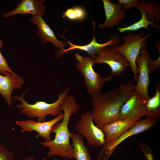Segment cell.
<instances>
[{
    "label": "cell",
    "mask_w": 160,
    "mask_h": 160,
    "mask_svg": "<svg viewBox=\"0 0 160 160\" xmlns=\"http://www.w3.org/2000/svg\"><path fill=\"white\" fill-rule=\"evenodd\" d=\"M64 114L62 112L54 118L48 121H36L31 119L15 121V124L21 128V133L25 132L35 131L37 132V136L41 137L45 141H49L52 139L51 133L53 126L57 122L61 121L63 118Z\"/></svg>",
    "instance_id": "30bf717a"
},
{
    "label": "cell",
    "mask_w": 160,
    "mask_h": 160,
    "mask_svg": "<svg viewBox=\"0 0 160 160\" xmlns=\"http://www.w3.org/2000/svg\"><path fill=\"white\" fill-rule=\"evenodd\" d=\"M77 69L83 75L87 92L91 96L101 92L104 84L111 81L112 76H102L93 69L94 60L89 56H81L77 53L75 54Z\"/></svg>",
    "instance_id": "5b68a950"
},
{
    "label": "cell",
    "mask_w": 160,
    "mask_h": 160,
    "mask_svg": "<svg viewBox=\"0 0 160 160\" xmlns=\"http://www.w3.org/2000/svg\"><path fill=\"white\" fill-rule=\"evenodd\" d=\"M15 153L0 143V160H14Z\"/></svg>",
    "instance_id": "cb8c5ba5"
},
{
    "label": "cell",
    "mask_w": 160,
    "mask_h": 160,
    "mask_svg": "<svg viewBox=\"0 0 160 160\" xmlns=\"http://www.w3.org/2000/svg\"><path fill=\"white\" fill-rule=\"evenodd\" d=\"M18 160H36V159L34 157L31 156L25 159H19Z\"/></svg>",
    "instance_id": "83f0119b"
},
{
    "label": "cell",
    "mask_w": 160,
    "mask_h": 160,
    "mask_svg": "<svg viewBox=\"0 0 160 160\" xmlns=\"http://www.w3.org/2000/svg\"><path fill=\"white\" fill-rule=\"evenodd\" d=\"M93 60L94 64H107L111 69V74L115 76L121 74L129 66L121 54L108 46L102 49Z\"/></svg>",
    "instance_id": "9c48e42d"
},
{
    "label": "cell",
    "mask_w": 160,
    "mask_h": 160,
    "mask_svg": "<svg viewBox=\"0 0 160 160\" xmlns=\"http://www.w3.org/2000/svg\"><path fill=\"white\" fill-rule=\"evenodd\" d=\"M118 2L121 4L124 9L130 10L133 7H137L138 3V0H118Z\"/></svg>",
    "instance_id": "484cf974"
},
{
    "label": "cell",
    "mask_w": 160,
    "mask_h": 160,
    "mask_svg": "<svg viewBox=\"0 0 160 160\" xmlns=\"http://www.w3.org/2000/svg\"><path fill=\"white\" fill-rule=\"evenodd\" d=\"M44 0H23L13 9L2 15L7 18L17 14H31L33 16L38 15L42 17L44 13L45 6L43 4Z\"/></svg>",
    "instance_id": "e0dca14e"
},
{
    "label": "cell",
    "mask_w": 160,
    "mask_h": 160,
    "mask_svg": "<svg viewBox=\"0 0 160 160\" xmlns=\"http://www.w3.org/2000/svg\"><path fill=\"white\" fill-rule=\"evenodd\" d=\"M79 109L73 96L68 95L61 106L64 116L61 121L56 123L53 127L52 132L55 133L54 139L49 141H45L39 143L49 149L47 156L58 155L68 159H75L73 149L70 142L71 133L68 129L71 116L75 114Z\"/></svg>",
    "instance_id": "7a4b0ae2"
},
{
    "label": "cell",
    "mask_w": 160,
    "mask_h": 160,
    "mask_svg": "<svg viewBox=\"0 0 160 160\" xmlns=\"http://www.w3.org/2000/svg\"><path fill=\"white\" fill-rule=\"evenodd\" d=\"M160 67V52L159 56L158 59L155 60L152 59L150 61L149 65V73H152L156 69Z\"/></svg>",
    "instance_id": "4316f807"
},
{
    "label": "cell",
    "mask_w": 160,
    "mask_h": 160,
    "mask_svg": "<svg viewBox=\"0 0 160 160\" xmlns=\"http://www.w3.org/2000/svg\"><path fill=\"white\" fill-rule=\"evenodd\" d=\"M75 126L78 133L85 137L89 146L100 147L105 144V135L103 130L95 124L92 110L83 113Z\"/></svg>",
    "instance_id": "52a82bcc"
},
{
    "label": "cell",
    "mask_w": 160,
    "mask_h": 160,
    "mask_svg": "<svg viewBox=\"0 0 160 160\" xmlns=\"http://www.w3.org/2000/svg\"><path fill=\"white\" fill-rule=\"evenodd\" d=\"M152 60L147 47L141 51L136 61L138 70V79L134 89L139 92L147 100L150 97L148 87L150 83L149 65Z\"/></svg>",
    "instance_id": "8fae6325"
},
{
    "label": "cell",
    "mask_w": 160,
    "mask_h": 160,
    "mask_svg": "<svg viewBox=\"0 0 160 160\" xmlns=\"http://www.w3.org/2000/svg\"><path fill=\"white\" fill-rule=\"evenodd\" d=\"M102 2L106 18L104 22L99 24V28L112 29L118 26L127 15L126 10L121 9L123 5L119 2L112 3L109 0H103Z\"/></svg>",
    "instance_id": "4fadbf2b"
},
{
    "label": "cell",
    "mask_w": 160,
    "mask_h": 160,
    "mask_svg": "<svg viewBox=\"0 0 160 160\" xmlns=\"http://www.w3.org/2000/svg\"><path fill=\"white\" fill-rule=\"evenodd\" d=\"M140 120L128 117L105 125L100 128L105 135V144L113 141Z\"/></svg>",
    "instance_id": "5bb4252c"
},
{
    "label": "cell",
    "mask_w": 160,
    "mask_h": 160,
    "mask_svg": "<svg viewBox=\"0 0 160 160\" xmlns=\"http://www.w3.org/2000/svg\"><path fill=\"white\" fill-rule=\"evenodd\" d=\"M30 22L36 25L38 28L36 32L40 36L42 42L44 44L48 42L52 43L56 48L63 49L66 46L62 41H59L56 38L53 31L43 19L42 17L38 15L33 16L30 19Z\"/></svg>",
    "instance_id": "2e32d148"
},
{
    "label": "cell",
    "mask_w": 160,
    "mask_h": 160,
    "mask_svg": "<svg viewBox=\"0 0 160 160\" xmlns=\"http://www.w3.org/2000/svg\"><path fill=\"white\" fill-rule=\"evenodd\" d=\"M62 17L73 21H80L85 19L87 14L85 9L81 6L69 8L63 13Z\"/></svg>",
    "instance_id": "7402d4cb"
},
{
    "label": "cell",
    "mask_w": 160,
    "mask_h": 160,
    "mask_svg": "<svg viewBox=\"0 0 160 160\" xmlns=\"http://www.w3.org/2000/svg\"><path fill=\"white\" fill-rule=\"evenodd\" d=\"M151 35L149 32H145L143 31L138 33L128 31L122 37L123 44L113 48L121 54L127 60L136 82L138 79V70L136 60L141 50L147 47V40Z\"/></svg>",
    "instance_id": "277c9868"
},
{
    "label": "cell",
    "mask_w": 160,
    "mask_h": 160,
    "mask_svg": "<svg viewBox=\"0 0 160 160\" xmlns=\"http://www.w3.org/2000/svg\"><path fill=\"white\" fill-rule=\"evenodd\" d=\"M147 100L139 92L134 89L122 105L119 119L129 117L141 119L142 117L145 115V105Z\"/></svg>",
    "instance_id": "7c38bea8"
},
{
    "label": "cell",
    "mask_w": 160,
    "mask_h": 160,
    "mask_svg": "<svg viewBox=\"0 0 160 160\" xmlns=\"http://www.w3.org/2000/svg\"><path fill=\"white\" fill-rule=\"evenodd\" d=\"M145 108L146 118L157 120L160 118V82H158L155 88V93L151 97L146 100Z\"/></svg>",
    "instance_id": "ac0fdd59"
},
{
    "label": "cell",
    "mask_w": 160,
    "mask_h": 160,
    "mask_svg": "<svg viewBox=\"0 0 160 160\" xmlns=\"http://www.w3.org/2000/svg\"><path fill=\"white\" fill-rule=\"evenodd\" d=\"M0 74V94L5 99L8 106L12 105V93L14 89H20L24 84L23 78L6 72Z\"/></svg>",
    "instance_id": "9a60e30c"
},
{
    "label": "cell",
    "mask_w": 160,
    "mask_h": 160,
    "mask_svg": "<svg viewBox=\"0 0 160 160\" xmlns=\"http://www.w3.org/2000/svg\"><path fill=\"white\" fill-rule=\"evenodd\" d=\"M141 17L137 21L133 24L125 27H118L117 29L119 32L123 33L126 31H137L141 28H144L147 30L148 29V26L150 25L152 26L159 28L155 24L149 21L145 13L141 12Z\"/></svg>",
    "instance_id": "44dd1931"
},
{
    "label": "cell",
    "mask_w": 160,
    "mask_h": 160,
    "mask_svg": "<svg viewBox=\"0 0 160 160\" xmlns=\"http://www.w3.org/2000/svg\"><path fill=\"white\" fill-rule=\"evenodd\" d=\"M70 87H68L58 95L57 100L54 103H48L45 101H38L34 104L29 103L24 98L25 93L28 90L22 93L20 96H13V99L17 100L21 102L17 105V108L21 109L20 112L26 115L29 118L37 117L38 121H46V116L51 115L56 117L60 112L61 106L65 98L68 96Z\"/></svg>",
    "instance_id": "3957f363"
},
{
    "label": "cell",
    "mask_w": 160,
    "mask_h": 160,
    "mask_svg": "<svg viewBox=\"0 0 160 160\" xmlns=\"http://www.w3.org/2000/svg\"><path fill=\"white\" fill-rule=\"evenodd\" d=\"M75 159L76 160H92L89 149L84 145L83 137L78 133H71Z\"/></svg>",
    "instance_id": "ffe728a7"
},
{
    "label": "cell",
    "mask_w": 160,
    "mask_h": 160,
    "mask_svg": "<svg viewBox=\"0 0 160 160\" xmlns=\"http://www.w3.org/2000/svg\"><path fill=\"white\" fill-rule=\"evenodd\" d=\"M139 147L147 160H155L152 151L148 144L143 142H140Z\"/></svg>",
    "instance_id": "d4e9b609"
},
{
    "label": "cell",
    "mask_w": 160,
    "mask_h": 160,
    "mask_svg": "<svg viewBox=\"0 0 160 160\" xmlns=\"http://www.w3.org/2000/svg\"><path fill=\"white\" fill-rule=\"evenodd\" d=\"M53 159L54 160H59V159H58L55 157H54L53 158ZM42 160H48L46 158H45V157H43V158H42Z\"/></svg>",
    "instance_id": "f1b7e54d"
},
{
    "label": "cell",
    "mask_w": 160,
    "mask_h": 160,
    "mask_svg": "<svg viewBox=\"0 0 160 160\" xmlns=\"http://www.w3.org/2000/svg\"><path fill=\"white\" fill-rule=\"evenodd\" d=\"M140 12L145 14L148 20L154 24H159L160 7L151 0H138L136 8Z\"/></svg>",
    "instance_id": "d6986e66"
},
{
    "label": "cell",
    "mask_w": 160,
    "mask_h": 160,
    "mask_svg": "<svg viewBox=\"0 0 160 160\" xmlns=\"http://www.w3.org/2000/svg\"><path fill=\"white\" fill-rule=\"evenodd\" d=\"M94 28V35L92 40L88 44L84 45H75L68 41L63 36L59 35L65 39L67 41V43L70 45L69 48L66 49H58L56 52L55 56L57 58L62 57L65 53L67 52L74 49L84 51L87 53L92 59H94L95 56L104 47L110 46L114 48L119 45L121 42V39L116 34H113L110 36L109 40L105 43L100 44L97 42L95 39V23L94 20L92 21Z\"/></svg>",
    "instance_id": "ba28073f"
},
{
    "label": "cell",
    "mask_w": 160,
    "mask_h": 160,
    "mask_svg": "<svg viewBox=\"0 0 160 160\" xmlns=\"http://www.w3.org/2000/svg\"><path fill=\"white\" fill-rule=\"evenodd\" d=\"M157 123V120L147 118L141 119L116 139L103 145L98 154L97 160H108L117 147L122 142L130 137L150 130Z\"/></svg>",
    "instance_id": "8992f818"
},
{
    "label": "cell",
    "mask_w": 160,
    "mask_h": 160,
    "mask_svg": "<svg viewBox=\"0 0 160 160\" xmlns=\"http://www.w3.org/2000/svg\"><path fill=\"white\" fill-rule=\"evenodd\" d=\"M135 86L131 81L107 92H101L91 96L95 125L100 128L119 119L121 108Z\"/></svg>",
    "instance_id": "6da1fadb"
},
{
    "label": "cell",
    "mask_w": 160,
    "mask_h": 160,
    "mask_svg": "<svg viewBox=\"0 0 160 160\" xmlns=\"http://www.w3.org/2000/svg\"><path fill=\"white\" fill-rule=\"evenodd\" d=\"M4 44L2 40L0 39V72L1 74L8 72L14 75L17 74L14 72L9 66L6 59L2 54L0 50Z\"/></svg>",
    "instance_id": "603a6c76"
}]
</instances>
